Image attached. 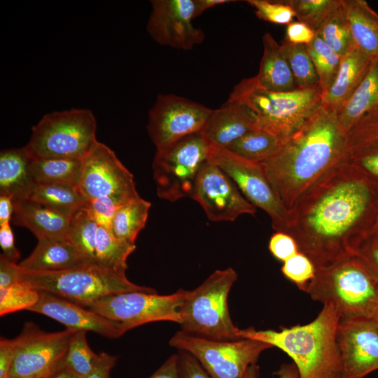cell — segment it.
<instances>
[{
  "instance_id": "obj_51",
  "label": "cell",
  "mask_w": 378,
  "mask_h": 378,
  "mask_svg": "<svg viewBox=\"0 0 378 378\" xmlns=\"http://www.w3.org/2000/svg\"><path fill=\"white\" fill-rule=\"evenodd\" d=\"M117 358L106 352L99 354L93 370L85 378H110L111 370L115 366Z\"/></svg>"
},
{
  "instance_id": "obj_23",
  "label": "cell",
  "mask_w": 378,
  "mask_h": 378,
  "mask_svg": "<svg viewBox=\"0 0 378 378\" xmlns=\"http://www.w3.org/2000/svg\"><path fill=\"white\" fill-rule=\"evenodd\" d=\"M72 216L27 199L13 201L11 220L16 225L29 229L40 240L66 237Z\"/></svg>"
},
{
  "instance_id": "obj_4",
  "label": "cell",
  "mask_w": 378,
  "mask_h": 378,
  "mask_svg": "<svg viewBox=\"0 0 378 378\" xmlns=\"http://www.w3.org/2000/svg\"><path fill=\"white\" fill-rule=\"evenodd\" d=\"M302 291L314 301L332 304L340 319H374L378 314V282L356 255L316 269Z\"/></svg>"
},
{
  "instance_id": "obj_35",
  "label": "cell",
  "mask_w": 378,
  "mask_h": 378,
  "mask_svg": "<svg viewBox=\"0 0 378 378\" xmlns=\"http://www.w3.org/2000/svg\"><path fill=\"white\" fill-rule=\"evenodd\" d=\"M288 62L298 88L309 89L319 86V80L314 64L305 45L293 44L284 39L281 44Z\"/></svg>"
},
{
  "instance_id": "obj_20",
  "label": "cell",
  "mask_w": 378,
  "mask_h": 378,
  "mask_svg": "<svg viewBox=\"0 0 378 378\" xmlns=\"http://www.w3.org/2000/svg\"><path fill=\"white\" fill-rule=\"evenodd\" d=\"M256 127L255 115L249 108L227 99L221 107L212 110L200 132L211 144L227 148Z\"/></svg>"
},
{
  "instance_id": "obj_2",
  "label": "cell",
  "mask_w": 378,
  "mask_h": 378,
  "mask_svg": "<svg viewBox=\"0 0 378 378\" xmlns=\"http://www.w3.org/2000/svg\"><path fill=\"white\" fill-rule=\"evenodd\" d=\"M346 134L321 104L261 165L287 210L329 169L345 160Z\"/></svg>"
},
{
  "instance_id": "obj_3",
  "label": "cell",
  "mask_w": 378,
  "mask_h": 378,
  "mask_svg": "<svg viewBox=\"0 0 378 378\" xmlns=\"http://www.w3.org/2000/svg\"><path fill=\"white\" fill-rule=\"evenodd\" d=\"M340 321L337 310L324 304L311 322L275 330L239 329V339H252L276 347L295 364L300 378H341L342 364L337 342Z\"/></svg>"
},
{
  "instance_id": "obj_21",
  "label": "cell",
  "mask_w": 378,
  "mask_h": 378,
  "mask_svg": "<svg viewBox=\"0 0 378 378\" xmlns=\"http://www.w3.org/2000/svg\"><path fill=\"white\" fill-rule=\"evenodd\" d=\"M345 160L378 183V109L366 113L346 133Z\"/></svg>"
},
{
  "instance_id": "obj_54",
  "label": "cell",
  "mask_w": 378,
  "mask_h": 378,
  "mask_svg": "<svg viewBox=\"0 0 378 378\" xmlns=\"http://www.w3.org/2000/svg\"><path fill=\"white\" fill-rule=\"evenodd\" d=\"M13 213V200L6 195H0V225L10 223Z\"/></svg>"
},
{
  "instance_id": "obj_52",
  "label": "cell",
  "mask_w": 378,
  "mask_h": 378,
  "mask_svg": "<svg viewBox=\"0 0 378 378\" xmlns=\"http://www.w3.org/2000/svg\"><path fill=\"white\" fill-rule=\"evenodd\" d=\"M260 368L257 364H253L247 369L244 378H258ZM278 378H300L298 370L293 363H284L276 372Z\"/></svg>"
},
{
  "instance_id": "obj_7",
  "label": "cell",
  "mask_w": 378,
  "mask_h": 378,
  "mask_svg": "<svg viewBox=\"0 0 378 378\" xmlns=\"http://www.w3.org/2000/svg\"><path fill=\"white\" fill-rule=\"evenodd\" d=\"M237 279L234 269L213 272L199 286L187 290L181 308V330L214 340H239L230 315L227 298Z\"/></svg>"
},
{
  "instance_id": "obj_26",
  "label": "cell",
  "mask_w": 378,
  "mask_h": 378,
  "mask_svg": "<svg viewBox=\"0 0 378 378\" xmlns=\"http://www.w3.org/2000/svg\"><path fill=\"white\" fill-rule=\"evenodd\" d=\"M341 8L354 45L378 57V14L365 0H341Z\"/></svg>"
},
{
  "instance_id": "obj_37",
  "label": "cell",
  "mask_w": 378,
  "mask_h": 378,
  "mask_svg": "<svg viewBox=\"0 0 378 378\" xmlns=\"http://www.w3.org/2000/svg\"><path fill=\"white\" fill-rule=\"evenodd\" d=\"M316 34L341 57L354 46L341 6L323 22Z\"/></svg>"
},
{
  "instance_id": "obj_40",
  "label": "cell",
  "mask_w": 378,
  "mask_h": 378,
  "mask_svg": "<svg viewBox=\"0 0 378 378\" xmlns=\"http://www.w3.org/2000/svg\"><path fill=\"white\" fill-rule=\"evenodd\" d=\"M39 297V291L21 283L0 288V315L28 310L36 304Z\"/></svg>"
},
{
  "instance_id": "obj_43",
  "label": "cell",
  "mask_w": 378,
  "mask_h": 378,
  "mask_svg": "<svg viewBox=\"0 0 378 378\" xmlns=\"http://www.w3.org/2000/svg\"><path fill=\"white\" fill-rule=\"evenodd\" d=\"M121 205L111 197L88 200L85 209L99 226L111 230L113 219Z\"/></svg>"
},
{
  "instance_id": "obj_31",
  "label": "cell",
  "mask_w": 378,
  "mask_h": 378,
  "mask_svg": "<svg viewBox=\"0 0 378 378\" xmlns=\"http://www.w3.org/2000/svg\"><path fill=\"white\" fill-rule=\"evenodd\" d=\"M284 142L274 134L256 127L226 149L247 160L261 163L273 157L279 150Z\"/></svg>"
},
{
  "instance_id": "obj_22",
  "label": "cell",
  "mask_w": 378,
  "mask_h": 378,
  "mask_svg": "<svg viewBox=\"0 0 378 378\" xmlns=\"http://www.w3.org/2000/svg\"><path fill=\"white\" fill-rule=\"evenodd\" d=\"M374 58L354 45L342 57L333 83L321 93V105L336 114L361 83Z\"/></svg>"
},
{
  "instance_id": "obj_14",
  "label": "cell",
  "mask_w": 378,
  "mask_h": 378,
  "mask_svg": "<svg viewBox=\"0 0 378 378\" xmlns=\"http://www.w3.org/2000/svg\"><path fill=\"white\" fill-rule=\"evenodd\" d=\"M82 161L78 188L88 200L111 197L122 206L140 197L132 174L104 144L97 141Z\"/></svg>"
},
{
  "instance_id": "obj_27",
  "label": "cell",
  "mask_w": 378,
  "mask_h": 378,
  "mask_svg": "<svg viewBox=\"0 0 378 378\" xmlns=\"http://www.w3.org/2000/svg\"><path fill=\"white\" fill-rule=\"evenodd\" d=\"M263 53L258 74L259 85L274 92H288L297 89L288 62L279 45L270 33L262 36Z\"/></svg>"
},
{
  "instance_id": "obj_39",
  "label": "cell",
  "mask_w": 378,
  "mask_h": 378,
  "mask_svg": "<svg viewBox=\"0 0 378 378\" xmlns=\"http://www.w3.org/2000/svg\"><path fill=\"white\" fill-rule=\"evenodd\" d=\"M295 13L299 22L315 32L323 22L341 6V0H284Z\"/></svg>"
},
{
  "instance_id": "obj_30",
  "label": "cell",
  "mask_w": 378,
  "mask_h": 378,
  "mask_svg": "<svg viewBox=\"0 0 378 378\" xmlns=\"http://www.w3.org/2000/svg\"><path fill=\"white\" fill-rule=\"evenodd\" d=\"M28 200L71 216L83 209L88 202L78 188L60 183H36Z\"/></svg>"
},
{
  "instance_id": "obj_13",
  "label": "cell",
  "mask_w": 378,
  "mask_h": 378,
  "mask_svg": "<svg viewBox=\"0 0 378 378\" xmlns=\"http://www.w3.org/2000/svg\"><path fill=\"white\" fill-rule=\"evenodd\" d=\"M213 109L183 97L160 94L148 113V133L156 150L200 132Z\"/></svg>"
},
{
  "instance_id": "obj_12",
  "label": "cell",
  "mask_w": 378,
  "mask_h": 378,
  "mask_svg": "<svg viewBox=\"0 0 378 378\" xmlns=\"http://www.w3.org/2000/svg\"><path fill=\"white\" fill-rule=\"evenodd\" d=\"M208 160L232 178L250 203L270 216L275 232H286L288 210L260 163L247 160L226 148L212 144Z\"/></svg>"
},
{
  "instance_id": "obj_57",
  "label": "cell",
  "mask_w": 378,
  "mask_h": 378,
  "mask_svg": "<svg viewBox=\"0 0 378 378\" xmlns=\"http://www.w3.org/2000/svg\"><path fill=\"white\" fill-rule=\"evenodd\" d=\"M369 237L378 238V208Z\"/></svg>"
},
{
  "instance_id": "obj_59",
  "label": "cell",
  "mask_w": 378,
  "mask_h": 378,
  "mask_svg": "<svg viewBox=\"0 0 378 378\" xmlns=\"http://www.w3.org/2000/svg\"><path fill=\"white\" fill-rule=\"evenodd\" d=\"M374 321L376 322L377 326H378V314L376 316V317L374 318Z\"/></svg>"
},
{
  "instance_id": "obj_45",
  "label": "cell",
  "mask_w": 378,
  "mask_h": 378,
  "mask_svg": "<svg viewBox=\"0 0 378 378\" xmlns=\"http://www.w3.org/2000/svg\"><path fill=\"white\" fill-rule=\"evenodd\" d=\"M354 255L360 259L378 282V238L367 237L355 249Z\"/></svg>"
},
{
  "instance_id": "obj_24",
  "label": "cell",
  "mask_w": 378,
  "mask_h": 378,
  "mask_svg": "<svg viewBox=\"0 0 378 378\" xmlns=\"http://www.w3.org/2000/svg\"><path fill=\"white\" fill-rule=\"evenodd\" d=\"M86 265L67 237L38 240L32 253L19 266L34 272H55ZM89 265V264H88Z\"/></svg>"
},
{
  "instance_id": "obj_38",
  "label": "cell",
  "mask_w": 378,
  "mask_h": 378,
  "mask_svg": "<svg viewBox=\"0 0 378 378\" xmlns=\"http://www.w3.org/2000/svg\"><path fill=\"white\" fill-rule=\"evenodd\" d=\"M99 354L90 347L85 331H76L73 334L64 359L65 368L81 378L86 377L93 370Z\"/></svg>"
},
{
  "instance_id": "obj_10",
  "label": "cell",
  "mask_w": 378,
  "mask_h": 378,
  "mask_svg": "<svg viewBox=\"0 0 378 378\" xmlns=\"http://www.w3.org/2000/svg\"><path fill=\"white\" fill-rule=\"evenodd\" d=\"M169 344L194 356L211 378H244L248 367L272 348L252 339L214 340L181 330L172 337Z\"/></svg>"
},
{
  "instance_id": "obj_15",
  "label": "cell",
  "mask_w": 378,
  "mask_h": 378,
  "mask_svg": "<svg viewBox=\"0 0 378 378\" xmlns=\"http://www.w3.org/2000/svg\"><path fill=\"white\" fill-rule=\"evenodd\" d=\"M76 331L69 329L46 332L36 324H24L8 377L38 378L51 374L64 362L71 338Z\"/></svg>"
},
{
  "instance_id": "obj_41",
  "label": "cell",
  "mask_w": 378,
  "mask_h": 378,
  "mask_svg": "<svg viewBox=\"0 0 378 378\" xmlns=\"http://www.w3.org/2000/svg\"><path fill=\"white\" fill-rule=\"evenodd\" d=\"M281 271L287 279L302 291L314 277L316 269L312 260L299 251L283 262Z\"/></svg>"
},
{
  "instance_id": "obj_18",
  "label": "cell",
  "mask_w": 378,
  "mask_h": 378,
  "mask_svg": "<svg viewBox=\"0 0 378 378\" xmlns=\"http://www.w3.org/2000/svg\"><path fill=\"white\" fill-rule=\"evenodd\" d=\"M337 342L341 378H365L378 370V326L374 319H340Z\"/></svg>"
},
{
  "instance_id": "obj_28",
  "label": "cell",
  "mask_w": 378,
  "mask_h": 378,
  "mask_svg": "<svg viewBox=\"0 0 378 378\" xmlns=\"http://www.w3.org/2000/svg\"><path fill=\"white\" fill-rule=\"evenodd\" d=\"M378 109V57L350 98L336 113L337 121L346 134L366 113Z\"/></svg>"
},
{
  "instance_id": "obj_16",
  "label": "cell",
  "mask_w": 378,
  "mask_h": 378,
  "mask_svg": "<svg viewBox=\"0 0 378 378\" xmlns=\"http://www.w3.org/2000/svg\"><path fill=\"white\" fill-rule=\"evenodd\" d=\"M191 198L214 222L234 221L244 214L253 216L257 208L242 195L232 178L209 160L202 167Z\"/></svg>"
},
{
  "instance_id": "obj_44",
  "label": "cell",
  "mask_w": 378,
  "mask_h": 378,
  "mask_svg": "<svg viewBox=\"0 0 378 378\" xmlns=\"http://www.w3.org/2000/svg\"><path fill=\"white\" fill-rule=\"evenodd\" d=\"M268 248L272 255L284 262L299 252L295 240L288 233L275 232L269 241Z\"/></svg>"
},
{
  "instance_id": "obj_25",
  "label": "cell",
  "mask_w": 378,
  "mask_h": 378,
  "mask_svg": "<svg viewBox=\"0 0 378 378\" xmlns=\"http://www.w3.org/2000/svg\"><path fill=\"white\" fill-rule=\"evenodd\" d=\"M33 157L25 147L0 153V195L13 201L28 199L36 182L31 171Z\"/></svg>"
},
{
  "instance_id": "obj_47",
  "label": "cell",
  "mask_w": 378,
  "mask_h": 378,
  "mask_svg": "<svg viewBox=\"0 0 378 378\" xmlns=\"http://www.w3.org/2000/svg\"><path fill=\"white\" fill-rule=\"evenodd\" d=\"M19 340L15 337L8 340L1 337L0 341V378H8L14 360Z\"/></svg>"
},
{
  "instance_id": "obj_6",
  "label": "cell",
  "mask_w": 378,
  "mask_h": 378,
  "mask_svg": "<svg viewBox=\"0 0 378 378\" xmlns=\"http://www.w3.org/2000/svg\"><path fill=\"white\" fill-rule=\"evenodd\" d=\"M19 283L84 307L109 295L131 291L156 293L152 288L131 282L125 272L88 264L55 272H34L20 267Z\"/></svg>"
},
{
  "instance_id": "obj_42",
  "label": "cell",
  "mask_w": 378,
  "mask_h": 378,
  "mask_svg": "<svg viewBox=\"0 0 378 378\" xmlns=\"http://www.w3.org/2000/svg\"><path fill=\"white\" fill-rule=\"evenodd\" d=\"M255 15L260 20L276 24H288L293 22L295 13L282 1L247 0Z\"/></svg>"
},
{
  "instance_id": "obj_1",
  "label": "cell",
  "mask_w": 378,
  "mask_h": 378,
  "mask_svg": "<svg viewBox=\"0 0 378 378\" xmlns=\"http://www.w3.org/2000/svg\"><path fill=\"white\" fill-rule=\"evenodd\" d=\"M378 208V183L345 160L337 164L288 210L286 233L316 269L354 255L369 237Z\"/></svg>"
},
{
  "instance_id": "obj_19",
  "label": "cell",
  "mask_w": 378,
  "mask_h": 378,
  "mask_svg": "<svg viewBox=\"0 0 378 378\" xmlns=\"http://www.w3.org/2000/svg\"><path fill=\"white\" fill-rule=\"evenodd\" d=\"M28 311L50 317L73 331H91L108 338H117L126 331L120 323L89 309L48 292Z\"/></svg>"
},
{
  "instance_id": "obj_29",
  "label": "cell",
  "mask_w": 378,
  "mask_h": 378,
  "mask_svg": "<svg viewBox=\"0 0 378 378\" xmlns=\"http://www.w3.org/2000/svg\"><path fill=\"white\" fill-rule=\"evenodd\" d=\"M83 167L80 159L33 157L31 171L36 183H60L78 186Z\"/></svg>"
},
{
  "instance_id": "obj_58",
  "label": "cell",
  "mask_w": 378,
  "mask_h": 378,
  "mask_svg": "<svg viewBox=\"0 0 378 378\" xmlns=\"http://www.w3.org/2000/svg\"><path fill=\"white\" fill-rule=\"evenodd\" d=\"M52 373H51V374H52ZM51 374H48V375H46V376H43V377H38V378H48ZM8 378H13V377H8Z\"/></svg>"
},
{
  "instance_id": "obj_34",
  "label": "cell",
  "mask_w": 378,
  "mask_h": 378,
  "mask_svg": "<svg viewBox=\"0 0 378 378\" xmlns=\"http://www.w3.org/2000/svg\"><path fill=\"white\" fill-rule=\"evenodd\" d=\"M99 225L85 207L71 220L66 237L86 264L96 265V240Z\"/></svg>"
},
{
  "instance_id": "obj_48",
  "label": "cell",
  "mask_w": 378,
  "mask_h": 378,
  "mask_svg": "<svg viewBox=\"0 0 378 378\" xmlns=\"http://www.w3.org/2000/svg\"><path fill=\"white\" fill-rule=\"evenodd\" d=\"M316 32L301 22H292L287 25L284 39L293 44L309 43L315 37Z\"/></svg>"
},
{
  "instance_id": "obj_5",
  "label": "cell",
  "mask_w": 378,
  "mask_h": 378,
  "mask_svg": "<svg viewBox=\"0 0 378 378\" xmlns=\"http://www.w3.org/2000/svg\"><path fill=\"white\" fill-rule=\"evenodd\" d=\"M321 93L320 87L270 91L259 85L254 76L236 85L227 99L246 105L255 115L258 127L285 141L321 104Z\"/></svg>"
},
{
  "instance_id": "obj_33",
  "label": "cell",
  "mask_w": 378,
  "mask_h": 378,
  "mask_svg": "<svg viewBox=\"0 0 378 378\" xmlns=\"http://www.w3.org/2000/svg\"><path fill=\"white\" fill-rule=\"evenodd\" d=\"M135 248V245L118 239L111 230L99 226L96 240L97 265L125 272L127 260Z\"/></svg>"
},
{
  "instance_id": "obj_9",
  "label": "cell",
  "mask_w": 378,
  "mask_h": 378,
  "mask_svg": "<svg viewBox=\"0 0 378 378\" xmlns=\"http://www.w3.org/2000/svg\"><path fill=\"white\" fill-rule=\"evenodd\" d=\"M210 148L211 143L200 132L164 150H156L153 169L158 197L170 202L191 197L197 177L209 160Z\"/></svg>"
},
{
  "instance_id": "obj_50",
  "label": "cell",
  "mask_w": 378,
  "mask_h": 378,
  "mask_svg": "<svg viewBox=\"0 0 378 378\" xmlns=\"http://www.w3.org/2000/svg\"><path fill=\"white\" fill-rule=\"evenodd\" d=\"M20 267L7 259L3 254L0 255V288L8 287L19 283Z\"/></svg>"
},
{
  "instance_id": "obj_46",
  "label": "cell",
  "mask_w": 378,
  "mask_h": 378,
  "mask_svg": "<svg viewBox=\"0 0 378 378\" xmlns=\"http://www.w3.org/2000/svg\"><path fill=\"white\" fill-rule=\"evenodd\" d=\"M178 357L181 378H211L197 360L189 353L180 351Z\"/></svg>"
},
{
  "instance_id": "obj_53",
  "label": "cell",
  "mask_w": 378,
  "mask_h": 378,
  "mask_svg": "<svg viewBox=\"0 0 378 378\" xmlns=\"http://www.w3.org/2000/svg\"><path fill=\"white\" fill-rule=\"evenodd\" d=\"M178 354H173L148 378H181Z\"/></svg>"
},
{
  "instance_id": "obj_36",
  "label": "cell",
  "mask_w": 378,
  "mask_h": 378,
  "mask_svg": "<svg viewBox=\"0 0 378 378\" xmlns=\"http://www.w3.org/2000/svg\"><path fill=\"white\" fill-rule=\"evenodd\" d=\"M305 46L317 73L319 86L323 92L333 83L342 57L316 34Z\"/></svg>"
},
{
  "instance_id": "obj_56",
  "label": "cell",
  "mask_w": 378,
  "mask_h": 378,
  "mask_svg": "<svg viewBox=\"0 0 378 378\" xmlns=\"http://www.w3.org/2000/svg\"><path fill=\"white\" fill-rule=\"evenodd\" d=\"M48 378H81L74 372H71L62 364L55 370Z\"/></svg>"
},
{
  "instance_id": "obj_17",
  "label": "cell",
  "mask_w": 378,
  "mask_h": 378,
  "mask_svg": "<svg viewBox=\"0 0 378 378\" xmlns=\"http://www.w3.org/2000/svg\"><path fill=\"white\" fill-rule=\"evenodd\" d=\"M147 31L158 43L189 50L203 42L204 32L192 23L195 0H153Z\"/></svg>"
},
{
  "instance_id": "obj_11",
  "label": "cell",
  "mask_w": 378,
  "mask_h": 378,
  "mask_svg": "<svg viewBox=\"0 0 378 378\" xmlns=\"http://www.w3.org/2000/svg\"><path fill=\"white\" fill-rule=\"evenodd\" d=\"M186 291L179 289L164 295L145 291L117 293L103 297L86 307L120 323L126 332L154 321L180 324Z\"/></svg>"
},
{
  "instance_id": "obj_8",
  "label": "cell",
  "mask_w": 378,
  "mask_h": 378,
  "mask_svg": "<svg viewBox=\"0 0 378 378\" xmlns=\"http://www.w3.org/2000/svg\"><path fill=\"white\" fill-rule=\"evenodd\" d=\"M92 112L71 108L46 114L31 129L24 146L32 157H63L83 160L97 142Z\"/></svg>"
},
{
  "instance_id": "obj_49",
  "label": "cell",
  "mask_w": 378,
  "mask_h": 378,
  "mask_svg": "<svg viewBox=\"0 0 378 378\" xmlns=\"http://www.w3.org/2000/svg\"><path fill=\"white\" fill-rule=\"evenodd\" d=\"M0 246L3 255L9 260L15 262L20 253L15 244V238L10 223L0 225Z\"/></svg>"
},
{
  "instance_id": "obj_55",
  "label": "cell",
  "mask_w": 378,
  "mask_h": 378,
  "mask_svg": "<svg viewBox=\"0 0 378 378\" xmlns=\"http://www.w3.org/2000/svg\"><path fill=\"white\" fill-rule=\"evenodd\" d=\"M232 2L230 0H195V18L216 6Z\"/></svg>"
},
{
  "instance_id": "obj_32",
  "label": "cell",
  "mask_w": 378,
  "mask_h": 378,
  "mask_svg": "<svg viewBox=\"0 0 378 378\" xmlns=\"http://www.w3.org/2000/svg\"><path fill=\"white\" fill-rule=\"evenodd\" d=\"M150 203L141 197L121 206L113 219L111 231L118 239L131 245L145 227Z\"/></svg>"
}]
</instances>
